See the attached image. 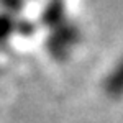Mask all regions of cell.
I'll use <instances>...</instances> for the list:
<instances>
[{"label": "cell", "instance_id": "obj_1", "mask_svg": "<svg viewBox=\"0 0 123 123\" xmlns=\"http://www.w3.org/2000/svg\"><path fill=\"white\" fill-rule=\"evenodd\" d=\"M104 89L110 97H122L123 95V59L112 69V72L107 76L104 82Z\"/></svg>", "mask_w": 123, "mask_h": 123}]
</instances>
